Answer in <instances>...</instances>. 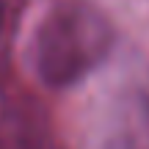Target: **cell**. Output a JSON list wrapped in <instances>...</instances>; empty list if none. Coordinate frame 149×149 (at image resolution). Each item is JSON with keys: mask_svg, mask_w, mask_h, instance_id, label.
<instances>
[{"mask_svg": "<svg viewBox=\"0 0 149 149\" xmlns=\"http://www.w3.org/2000/svg\"><path fill=\"white\" fill-rule=\"evenodd\" d=\"M3 22H6V3L0 0V31H3Z\"/></svg>", "mask_w": 149, "mask_h": 149, "instance_id": "2", "label": "cell"}, {"mask_svg": "<svg viewBox=\"0 0 149 149\" xmlns=\"http://www.w3.org/2000/svg\"><path fill=\"white\" fill-rule=\"evenodd\" d=\"M116 44V28L88 0H55L33 28L28 58L36 77L50 88L86 80Z\"/></svg>", "mask_w": 149, "mask_h": 149, "instance_id": "1", "label": "cell"}]
</instances>
